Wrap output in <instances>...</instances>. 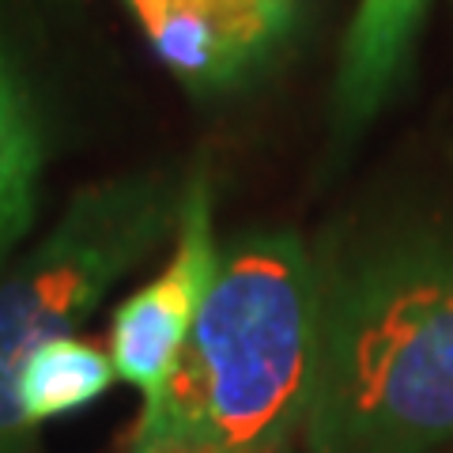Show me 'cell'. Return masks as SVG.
Masks as SVG:
<instances>
[{
  "mask_svg": "<svg viewBox=\"0 0 453 453\" xmlns=\"http://www.w3.org/2000/svg\"><path fill=\"white\" fill-rule=\"evenodd\" d=\"M219 257L211 186L204 174H193L181 189L170 261L144 288L125 295L110 318V359L118 366V378L140 389L144 408L159 401L174 374L181 348L211 291Z\"/></svg>",
  "mask_w": 453,
  "mask_h": 453,
  "instance_id": "4",
  "label": "cell"
},
{
  "mask_svg": "<svg viewBox=\"0 0 453 453\" xmlns=\"http://www.w3.org/2000/svg\"><path fill=\"white\" fill-rule=\"evenodd\" d=\"M310 453H431L453 438V238L408 231L321 273Z\"/></svg>",
  "mask_w": 453,
  "mask_h": 453,
  "instance_id": "1",
  "label": "cell"
},
{
  "mask_svg": "<svg viewBox=\"0 0 453 453\" xmlns=\"http://www.w3.org/2000/svg\"><path fill=\"white\" fill-rule=\"evenodd\" d=\"M181 189L163 174L95 181L0 276V453H35L38 442L19 408L27 359L50 336L88 321L113 283L159 250L170 226H178Z\"/></svg>",
  "mask_w": 453,
  "mask_h": 453,
  "instance_id": "3",
  "label": "cell"
},
{
  "mask_svg": "<svg viewBox=\"0 0 453 453\" xmlns=\"http://www.w3.org/2000/svg\"><path fill=\"white\" fill-rule=\"evenodd\" d=\"M427 8L431 0H359L336 68V125L344 136L371 125L401 88Z\"/></svg>",
  "mask_w": 453,
  "mask_h": 453,
  "instance_id": "6",
  "label": "cell"
},
{
  "mask_svg": "<svg viewBox=\"0 0 453 453\" xmlns=\"http://www.w3.org/2000/svg\"><path fill=\"white\" fill-rule=\"evenodd\" d=\"M118 378V366L106 351L73 333L50 336L23 366L19 378V408L27 423L38 431L42 423L73 416L98 401Z\"/></svg>",
  "mask_w": 453,
  "mask_h": 453,
  "instance_id": "8",
  "label": "cell"
},
{
  "mask_svg": "<svg viewBox=\"0 0 453 453\" xmlns=\"http://www.w3.org/2000/svg\"><path fill=\"white\" fill-rule=\"evenodd\" d=\"M155 57L189 91L250 80L291 38L299 0H125Z\"/></svg>",
  "mask_w": 453,
  "mask_h": 453,
  "instance_id": "5",
  "label": "cell"
},
{
  "mask_svg": "<svg viewBox=\"0 0 453 453\" xmlns=\"http://www.w3.org/2000/svg\"><path fill=\"white\" fill-rule=\"evenodd\" d=\"M321 344V268L295 231L223 250L163 396L140 408L125 453H288Z\"/></svg>",
  "mask_w": 453,
  "mask_h": 453,
  "instance_id": "2",
  "label": "cell"
},
{
  "mask_svg": "<svg viewBox=\"0 0 453 453\" xmlns=\"http://www.w3.org/2000/svg\"><path fill=\"white\" fill-rule=\"evenodd\" d=\"M42 133L23 80L0 46V261L27 238L38 211Z\"/></svg>",
  "mask_w": 453,
  "mask_h": 453,
  "instance_id": "7",
  "label": "cell"
}]
</instances>
